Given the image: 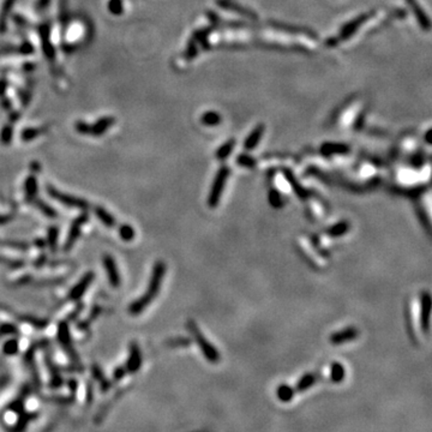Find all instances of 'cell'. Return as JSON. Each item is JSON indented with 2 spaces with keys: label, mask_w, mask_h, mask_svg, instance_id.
Returning a JSON list of instances; mask_svg holds the SVG:
<instances>
[{
  "label": "cell",
  "mask_w": 432,
  "mask_h": 432,
  "mask_svg": "<svg viewBox=\"0 0 432 432\" xmlns=\"http://www.w3.org/2000/svg\"><path fill=\"white\" fill-rule=\"evenodd\" d=\"M166 270H167V267H166L165 262L157 261L155 263L153 270H151V275L150 279H149L148 288H146L145 293L143 295H141L137 300L132 301L130 304L129 312L132 316L140 315L141 312H143L146 307L150 305L151 301L155 300V298L157 297V294L160 292L163 279H165Z\"/></svg>",
  "instance_id": "6da1fadb"
},
{
  "label": "cell",
  "mask_w": 432,
  "mask_h": 432,
  "mask_svg": "<svg viewBox=\"0 0 432 432\" xmlns=\"http://www.w3.org/2000/svg\"><path fill=\"white\" fill-rule=\"evenodd\" d=\"M186 326H187V330L190 331V334L192 335L193 339H195V341L197 342L201 351L203 352L206 359L209 360L210 362H217L218 360H220V354H218L217 350H216L214 346H213L212 343L204 337V334L199 330L198 325L196 324L195 321L192 320L187 321Z\"/></svg>",
  "instance_id": "7a4b0ae2"
},
{
  "label": "cell",
  "mask_w": 432,
  "mask_h": 432,
  "mask_svg": "<svg viewBox=\"0 0 432 432\" xmlns=\"http://www.w3.org/2000/svg\"><path fill=\"white\" fill-rule=\"evenodd\" d=\"M46 192L49 197L59 202L60 204L65 207L76 208V209L81 210H87L89 208V202L87 199L76 197V196L69 195V193H64L60 190L55 189L53 185H46Z\"/></svg>",
  "instance_id": "3957f363"
},
{
  "label": "cell",
  "mask_w": 432,
  "mask_h": 432,
  "mask_svg": "<svg viewBox=\"0 0 432 432\" xmlns=\"http://www.w3.org/2000/svg\"><path fill=\"white\" fill-rule=\"evenodd\" d=\"M229 177V170L228 167L223 166L218 170L216 173L214 182H213V186L210 189L209 196H208V206L210 208H215L218 206L220 203V199L222 197L223 190H225L226 181Z\"/></svg>",
  "instance_id": "277c9868"
},
{
  "label": "cell",
  "mask_w": 432,
  "mask_h": 432,
  "mask_svg": "<svg viewBox=\"0 0 432 432\" xmlns=\"http://www.w3.org/2000/svg\"><path fill=\"white\" fill-rule=\"evenodd\" d=\"M57 336H58V341H59L63 350L65 351V353L69 356V358H70L72 361H79L78 353H77L74 347L72 346L70 329H69L68 322L63 321V322L59 323V325H58Z\"/></svg>",
  "instance_id": "5b68a950"
},
{
  "label": "cell",
  "mask_w": 432,
  "mask_h": 432,
  "mask_svg": "<svg viewBox=\"0 0 432 432\" xmlns=\"http://www.w3.org/2000/svg\"><path fill=\"white\" fill-rule=\"evenodd\" d=\"M88 214L83 213L79 216H77L73 221H72L70 226V231H69L68 237H66L65 244H64V251H70L73 245L78 240L79 235L82 233V227L88 222Z\"/></svg>",
  "instance_id": "8992f818"
},
{
  "label": "cell",
  "mask_w": 432,
  "mask_h": 432,
  "mask_svg": "<svg viewBox=\"0 0 432 432\" xmlns=\"http://www.w3.org/2000/svg\"><path fill=\"white\" fill-rule=\"evenodd\" d=\"M94 278H95V275H94L93 271H88V273H85L84 275L79 279V281L77 282L76 285H73V287L70 289V292H69L68 294L69 300L78 301L79 299L84 295V293L87 292L88 288L90 287V285L93 284Z\"/></svg>",
  "instance_id": "52a82bcc"
},
{
  "label": "cell",
  "mask_w": 432,
  "mask_h": 432,
  "mask_svg": "<svg viewBox=\"0 0 432 432\" xmlns=\"http://www.w3.org/2000/svg\"><path fill=\"white\" fill-rule=\"evenodd\" d=\"M102 264H104L105 271H106L110 286L118 288L121 284V278H120V273H119L118 270V265L115 259L113 258L110 254L106 253L104 254V257H102Z\"/></svg>",
  "instance_id": "ba28073f"
},
{
  "label": "cell",
  "mask_w": 432,
  "mask_h": 432,
  "mask_svg": "<svg viewBox=\"0 0 432 432\" xmlns=\"http://www.w3.org/2000/svg\"><path fill=\"white\" fill-rule=\"evenodd\" d=\"M141 366H142V353H141L140 346L134 341L130 343L129 358H127L125 369L127 372L135 373L141 369Z\"/></svg>",
  "instance_id": "9c48e42d"
},
{
  "label": "cell",
  "mask_w": 432,
  "mask_h": 432,
  "mask_svg": "<svg viewBox=\"0 0 432 432\" xmlns=\"http://www.w3.org/2000/svg\"><path fill=\"white\" fill-rule=\"evenodd\" d=\"M430 314H431V297L428 292L420 294V324L422 329L428 333L430 328Z\"/></svg>",
  "instance_id": "30bf717a"
},
{
  "label": "cell",
  "mask_w": 432,
  "mask_h": 432,
  "mask_svg": "<svg viewBox=\"0 0 432 432\" xmlns=\"http://www.w3.org/2000/svg\"><path fill=\"white\" fill-rule=\"evenodd\" d=\"M358 330H357L356 328H353V326H350V328H346L342 329V330L339 331H335L330 335V342L333 343V345H342V343L345 342H350L352 340L357 339L358 337Z\"/></svg>",
  "instance_id": "8fae6325"
},
{
  "label": "cell",
  "mask_w": 432,
  "mask_h": 432,
  "mask_svg": "<svg viewBox=\"0 0 432 432\" xmlns=\"http://www.w3.org/2000/svg\"><path fill=\"white\" fill-rule=\"evenodd\" d=\"M37 191L38 185L36 177L34 174L28 176L26 181H24V197H26L28 203H33L37 198Z\"/></svg>",
  "instance_id": "7c38bea8"
},
{
  "label": "cell",
  "mask_w": 432,
  "mask_h": 432,
  "mask_svg": "<svg viewBox=\"0 0 432 432\" xmlns=\"http://www.w3.org/2000/svg\"><path fill=\"white\" fill-rule=\"evenodd\" d=\"M94 214L96 215V217L99 218L100 222L104 226L108 227V228H113L117 225V218L114 217L107 209H105L101 206H95L94 207Z\"/></svg>",
  "instance_id": "4fadbf2b"
},
{
  "label": "cell",
  "mask_w": 432,
  "mask_h": 432,
  "mask_svg": "<svg viewBox=\"0 0 432 432\" xmlns=\"http://www.w3.org/2000/svg\"><path fill=\"white\" fill-rule=\"evenodd\" d=\"M321 151L324 155H345L350 151V146L343 143H324Z\"/></svg>",
  "instance_id": "5bb4252c"
},
{
  "label": "cell",
  "mask_w": 432,
  "mask_h": 432,
  "mask_svg": "<svg viewBox=\"0 0 432 432\" xmlns=\"http://www.w3.org/2000/svg\"><path fill=\"white\" fill-rule=\"evenodd\" d=\"M263 132H264V126H263V124H259V125L254 127L253 131L249 135V137L246 138L245 143H244V146H245L246 150H252L253 148H256V145L258 144L259 141H261Z\"/></svg>",
  "instance_id": "9a60e30c"
},
{
  "label": "cell",
  "mask_w": 432,
  "mask_h": 432,
  "mask_svg": "<svg viewBox=\"0 0 432 432\" xmlns=\"http://www.w3.org/2000/svg\"><path fill=\"white\" fill-rule=\"evenodd\" d=\"M115 119L112 117H106V118H101L96 124H94L93 126H91L90 130V135L93 136H102L105 134V132L107 131L108 129H109L110 126L114 124Z\"/></svg>",
  "instance_id": "2e32d148"
},
{
  "label": "cell",
  "mask_w": 432,
  "mask_h": 432,
  "mask_svg": "<svg viewBox=\"0 0 432 432\" xmlns=\"http://www.w3.org/2000/svg\"><path fill=\"white\" fill-rule=\"evenodd\" d=\"M407 1H408V4L411 5L412 9L414 10L415 15H417L418 22H419L420 26L423 27V29L424 30H429V29H430L431 24H430V21H429V17L425 15V12H424V11L420 9L419 4H418V2L415 1V0H407Z\"/></svg>",
  "instance_id": "e0dca14e"
},
{
  "label": "cell",
  "mask_w": 432,
  "mask_h": 432,
  "mask_svg": "<svg viewBox=\"0 0 432 432\" xmlns=\"http://www.w3.org/2000/svg\"><path fill=\"white\" fill-rule=\"evenodd\" d=\"M18 320H21L22 322L24 323L30 324V325L34 326L36 329H45L49 324V321L47 320V318L35 317V316H29V315L18 316Z\"/></svg>",
  "instance_id": "ac0fdd59"
},
{
  "label": "cell",
  "mask_w": 432,
  "mask_h": 432,
  "mask_svg": "<svg viewBox=\"0 0 432 432\" xmlns=\"http://www.w3.org/2000/svg\"><path fill=\"white\" fill-rule=\"evenodd\" d=\"M58 239H59V228L55 226H51L48 228V232H47L46 245L48 246L52 252L58 250Z\"/></svg>",
  "instance_id": "d6986e66"
},
{
  "label": "cell",
  "mask_w": 432,
  "mask_h": 432,
  "mask_svg": "<svg viewBox=\"0 0 432 432\" xmlns=\"http://www.w3.org/2000/svg\"><path fill=\"white\" fill-rule=\"evenodd\" d=\"M33 204H34L35 208H37L38 212L42 213L43 215L47 216V217L49 218H54L57 217L58 214L57 212H55V209L52 206H49L48 203H46L45 201H42V199L40 198H36L34 202H33Z\"/></svg>",
  "instance_id": "ffe728a7"
},
{
  "label": "cell",
  "mask_w": 432,
  "mask_h": 432,
  "mask_svg": "<svg viewBox=\"0 0 432 432\" xmlns=\"http://www.w3.org/2000/svg\"><path fill=\"white\" fill-rule=\"evenodd\" d=\"M316 381H317V377H316L314 373H305L303 377L299 379L297 387H295V390H297V392H305V390L309 389V388L314 386Z\"/></svg>",
  "instance_id": "44dd1931"
},
{
  "label": "cell",
  "mask_w": 432,
  "mask_h": 432,
  "mask_svg": "<svg viewBox=\"0 0 432 432\" xmlns=\"http://www.w3.org/2000/svg\"><path fill=\"white\" fill-rule=\"evenodd\" d=\"M41 36H42L43 52H45V54L47 55V58H48L49 60H54L55 52L48 40V29H47L46 27H42V29H41Z\"/></svg>",
  "instance_id": "7402d4cb"
},
{
  "label": "cell",
  "mask_w": 432,
  "mask_h": 432,
  "mask_svg": "<svg viewBox=\"0 0 432 432\" xmlns=\"http://www.w3.org/2000/svg\"><path fill=\"white\" fill-rule=\"evenodd\" d=\"M118 233H119V237L121 238V240H124V242H126V243L132 242V240H134L135 237H136L135 228L131 225H129V223H124V225H121L120 227H119Z\"/></svg>",
  "instance_id": "603a6c76"
},
{
  "label": "cell",
  "mask_w": 432,
  "mask_h": 432,
  "mask_svg": "<svg viewBox=\"0 0 432 432\" xmlns=\"http://www.w3.org/2000/svg\"><path fill=\"white\" fill-rule=\"evenodd\" d=\"M348 229H350V223H348L347 221H341V222L335 223L334 226H331L330 228L328 229V234L334 238L341 237V235L347 233Z\"/></svg>",
  "instance_id": "cb8c5ba5"
},
{
  "label": "cell",
  "mask_w": 432,
  "mask_h": 432,
  "mask_svg": "<svg viewBox=\"0 0 432 432\" xmlns=\"http://www.w3.org/2000/svg\"><path fill=\"white\" fill-rule=\"evenodd\" d=\"M91 373H93L94 378L96 379V381L100 382V384H101V389L102 392H105V390H108L110 387V383L108 382V379L105 377L104 372H102V370L100 369L96 364L93 365V367H91Z\"/></svg>",
  "instance_id": "d4e9b609"
},
{
  "label": "cell",
  "mask_w": 432,
  "mask_h": 432,
  "mask_svg": "<svg viewBox=\"0 0 432 432\" xmlns=\"http://www.w3.org/2000/svg\"><path fill=\"white\" fill-rule=\"evenodd\" d=\"M367 18V15H362L361 17L354 19V21L350 22V23L347 24L345 28L342 29V37H347V36H350L351 34H353L354 32H356V29L358 28L360 24L362 23V22L365 21V19Z\"/></svg>",
  "instance_id": "484cf974"
},
{
  "label": "cell",
  "mask_w": 432,
  "mask_h": 432,
  "mask_svg": "<svg viewBox=\"0 0 432 432\" xmlns=\"http://www.w3.org/2000/svg\"><path fill=\"white\" fill-rule=\"evenodd\" d=\"M330 377L331 381L335 382V383H339L345 378V367L340 362H333L330 370Z\"/></svg>",
  "instance_id": "4316f807"
},
{
  "label": "cell",
  "mask_w": 432,
  "mask_h": 432,
  "mask_svg": "<svg viewBox=\"0 0 432 432\" xmlns=\"http://www.w3.org/2000/svg\"><path fill=\"white\" fill-rule=\"evenodd\" d=\"M19 351V343L17 339H10L2 346V353L6 354V356L12 357L16 356Z\"/></svg>",
  "instance_id": "83f0119b"
},
{
  "label": "cell",
  "mask_w": 432,
  "mask_h": 432,
  "mask_svg": "<svg viewBox=\"0 0 432 432\" xmlns=\"http://www.w3.org/2000/svg\"><path fill=\"white\" fill-rule=\"evenodd\" d=\"M234 144L235 141L231 140L228 141V142H226L223 145H221L220 148L217 149V151H216V157H217L218 160H225L226 157H228L229 154H231L232 150H233Z\"/></svg>",
  "instance_id": "f1b7e54d"
},
{
  "label": "cell",
  "mask_w": 432,
  "mask_h": 432,
  "mask_svg": "<svg viewBox=\"0 0 432 432\" xmlns=\"http://www.w3.org/2000/svg\"><path fill=\"white\" fill-rule=\"evenodd\" d=\"M276 394H278V397L282 401V402H287V401L292 400L293 395H294V390H293L290 387L286 386V384H282V386H280L278 388Z\"/></svg>",
  "instance_id": "f546056e"
},
{
  "label": "cell",
  "mask_w": 432,
  "mask_h": 432,
  "mask_svg": "<svg viewBox=\"0 0 432 432\" xmlns=\"http://www.w3.org/2000/svg\"><path fill=\"white\" fill-rule=\"evenodd\" d=\"M24 264H26V263H24V261H22V259L9 258V257L0 256V265H4V267L10 268V269L12 270L19 269V268L23 267Z\"/></svg>",
  "instance_id": "4dcf8cb0"
},
{
  "label": "cell",
  "mask_w": 432,
  "mask_h": 432,
  "mask_svg": "<svg viewBox=\"0 0 432 432\" xmlns=\"http://www.w3.org/2000/svg\"><path fill=\"white\" fill-rule=\"evenodd\" d=\"M201 120L206 126H216L221 121V117L216 112H207Z\"/></svg>",
  "instance_id": "1f68e13d"
},
{
  "label": "cell",
  "mask_w": 432,
  "mask_h": 432,
  "mask_svg": "<svg viewBox=\"0 0 432 432\" xmlns=\"http://www.w3.org/2000/svg\"><path fill=\"white\" fill-rule=\"evenodd\" d=\"M1 245L6 246V248L15 249V250L19 251H27L29 249V244L23 240H4V242L0 243Z\"/></svg>",
  "instance_id": "d6a6232c"
},
{
  "label": "cell",
  "mask_w": 432,
  "mask_h": 432,
  "mask_svg": "<svg viewBox=\"0 0 432 432\" xmlns=\"http://www.w3.org/2000/svg\"><path fill=\"white\" fill-rule=\"evenodd\" d=\"M12 136H13L12 126L7 124V125L2 127L1 132H0V141H1V143L5 144V145H9L11 141H12Z\"/></svg>",
  "instance_id": "836d02e7"
},
{
  "label": "cell",
  "mask_w": 432,
  "mask_h": 432,
  "mask_svg": "<svg viewBox=\"0 0 432 432\" xmlns=\"http://www.w3.org/2000/svg\"><path fill=\"white\" fill-rule=\"evenodd\" d=\"M237 162L239 166H243V167L246 168H252L256 166V160H254L252 156H250V155H246V154H242L240 156H238Z\"/></svg>",
  "instance_id": "e575fe53"
},
{
  "label": "cell",
  "mask_w": 432,
  "mask_h": 432,
  "mask_svg": "<svg viewBox=\"0 0 432 432\" xmlns=\"http://www.w3.org/2000/svg\"><path fill=\"white\" fill-rule=\"evenodd\" d=\"M18 333V328L15 324L4 323L0 325V336H11Z\"/></svg>",
  "instance_id": "d590c367"
},
{
  "label": "cell",
  "mask_w": 432,
  "mask_h": 432,
  "mask_svg": "<svg viewBox=\"0 0 432 432\" xmlns=\"http://www.w3.org/2000/svg\"><path fill=\"white\" fill-rule=\"evenodd\" d=\"M41 132H42V130L29 127V129L23 130V132H22V140H23L24 142H29V141H33L34 138L37 137V136H40Z\"/></svg>",
  "instance_id": "8d00e7d4"
},
{
  "label": "cell",
  "mask_w": 432,
  "mask_h": 432,
  "mask_svg": "<svg viewBox=\"0 0 432 432\" xmlns=\"http://www.w3.org/2000/svg\"><path fill=\"white\" fill-rule=\"evenodd\" d=\"M269 202L274 208H281L284 206V199H282L281 195L278 190H271L269 192Z\"/></svg>",
  "instance_id": "74e56055"
},
{
  "label": "cell",
  "mask_w": 432,
  "mask_h": 432,
  "mask_svg": "<svg viewBox=\"0 0 432 432\" xmlns=\"http://www.w3.org/2000/svg\"><path fill=\"white\" fill-rule=\"evenodd\" d=\"M108 9H109L110 13L113 15H121L123 13V0H110L108 2Z\"/></svg>",
  "instance_id": "f35d334b"
},
{
  "label": "cell",
  "mask_w": 432,
  "mask_h": 432,
  "mask_svg": "<svg viewBox=\"0 0 432 432\" xmlns=\"http://www.w3.org/2000/svg\"><path fill=\"white\" fill-rule=\"evenodd\" d=\"M190 340L185 339V337H178V339H172L167 343L171 347H186L190 345Z\"/></svg>",
  "instance_id": "ab89813d"
},
{
  "label": "cell",
  "mask_w": 432,
  "mask_h": 432,
  "mask_svg": "<svg viewBox=\"0 0 432 432\" xmlns=\"http://www.w3.org/2000/svg\"><path fill=\"white\" fill-rule=\"evenodd\" d=\"M76 130L82 135H90L91 126L88 125L84 121H77L76 123Z\"/></svg>",
  "instance_id": "60d3db41"
},
{
  "label": "cell",
  "mask_w": 432,
  "mask_h": 432,
  "mask_svg": "<svg viewBox=\"0 0 432 432\" xmlns=\"http://www.w3.org/2000/svg\"><path fill=\"white\" fill-rule=\"evenodd\" d=\"M126 372L127 371L125 369V366H119L114 370V372H113V378H114L115 381H120L121 378L125 377Z\"/></svg>",
  "instance_id": "b9f144b4"
},
{
  "label": "cell",
  "mask_w": 432,
  "mask_h": 432,
  "mask_svg": "<svg viewBox=\"0 0 432 432\" xmlns=\"http://www.w3.org/2000/svg\"><path fill=\"white\" fill-rule=\"evenodd\" d=\"M12 4H13V0H7V1L5 2V5H4V12H2V16H1V22H2V26H1V28H4L5 18H6L7 12H9V9H10L11 5H12Z\"/></svg>",
  "instance_id": "7bdbcfd3"
},
{
  "label": "cell",
  "mask_w": 432,
  "mask_h": 432,
  "mask_svg": "<svg viewBox=\"0 0 432 432\" xmlns=\"http://www.w3.org/2000/svg\"><path fill=\"white\" fill-rule=\"evenodd\" d=\"M10 409L11 411L19 413V412H22V409H23V402H22V401H15V402L11 403Z\"/></svg>",
  "instance_id": "ee69618b"
},
{
  "label": "cell",
  "mask_w": 432,
  "mask_h": 432,
  "mask_svg": "<svg viewBox=\"0 0 432 432\" xmlns=\"http://www.w3.org/2000/svg\"><path fill=\"white\" fill-rule=\"evenodd\" d=\"M46 263H47L46 254H41L40 257H37V258H36V261L34 262V265L36 268H41V267H43Z\"/></svg>",
  "instance_id": "f6af8a7d"
},
{
  "label": "cell",
  "mask_w": 432,
  "mask_h": 432,
  "mask_svg": "<svg viewBox=\"0 0 432 432\" xmlns=\"http://www.w3.org/2000/svg\"><path fill=\"white\" fill-rule=\"evenodd\" d=\"M13 218V215L10 214H0V225H6Z\"/></svg>",
  "instance_id": "bcb514c9"
},
{
  "label": "cell",
  "mask_w": 432,
  "mask_h": 432,
  "mask_svg": "<svg viewBox=\"0 0 432 432\" xmlns=\"http://www.w3.org/2000/svg\"><path fill=\"white\" fill-rule=\"evenodd\" d=\"M19 51L22 52V53H32L33 52V47L29 45V43H24L23 46H22V48L19 49Z\"/></svg>",
  "instance_id": "7dc6e473"
},
{
  "label": "cell",
  "mask_w": 432,
  "mask_h": 432,
  "mask_svg": "<svg viewBox=\"0 0 432 432\" xmlns=\"http://www.w3.org/2000/svg\"><path fill=\"white\" fill-rule=\"evenodd\" d=\"M30 276L29 275H27V276H23V278H21L19 280H17V282H16V285H24V284H29L30 282Z\"/></svg>",
  "instance_id": "c3c4849f"
},
{
  "label": "cell",
  "mask_w": 432,
  "mask_h": 432,
  "mask_svg": "<svg viewBox=\"0 0 432 432\" xmlns=\"http://www.w3.org/2000/svg\"><path fill=\"white\" fill-rule=\"evenodd\" d=\"M0 202H1V203H4V204H7V206H12L11 201L9 202V199L5 197V196L2 195V193H0Z\"/></svg>",
  "instance_id": "681fc988"
},
{
  "label": "cell",
  "mask_w": 432,
  "mask_h": 432,
  "mask_svg": "<svg viewBox=\"0 0 432 432\" xmlns=\"http://www.w3.org/2000/svg\"><path fill=\"white\" fill-rule=\"evenodd\" d=\"M35 245H36V246L40 245V248H43V246L46 245V240H43V239H36Z\"/></svg>",
  "instance_id": "f907efd6"
},
{
  "label": "cell",
  "mask_w": 432,
  "mask_h": 432,
  "mask_svg": "<svg viewBox=\"0 0 432 432\" xmlns=\"http://www.w3.org/2000/svg\"><path fill=\"white\" fill-rule=\"evenodd\" d=\"M5 85H6V83H5L4 81H0V95H2V94H4Z\"/></svg>",
  "instance_id": "816d5d0a"
},
{
  "label": "cell",
  "mask_w": 432,
  "mask_h": 432,
  "mask_svg": "<svg viewBox=\"0 0 432 432\" xmlns=\"http://www.w3.org/2000/svg\"><path fill=\"white\" fill-rule=\"evenodd\" d=\"M69 383H70V388L72 390H74L77 388V382L73 381V379H71V381H69Z\"/></svg>",
  "instance_id": "f5cc1de1"
},
{
  "label": "cell",
  "mask_w": 432,
  "mask_h": 432,
  "mask_svg": "<svg viewBox=\"0 0 432 432\" xmlns=\"http://www.w3.org/2000/svg\"><path fill=\"white\" fill-rule=\"evenodd\" d=\"M48 1H49V0H42V1H41V4H40V7L45 6V5L48 4Z\"/></svg>",
  "instance_id": "db71d44e"
}]
</instances>
